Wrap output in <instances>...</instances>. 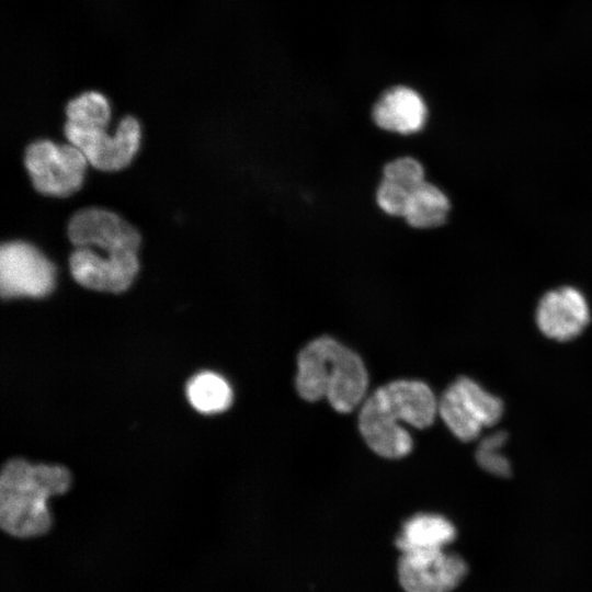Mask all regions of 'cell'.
<instances>
[{
	"label": "cell",
	"mask_w": 592,
	"mask_h": 592,
	"mask_svg": "<svg viewBox=\"0 0 592 592\" xmlns=\"http://www.w3.org/2000/svg\"><path fill=\"white\" fill-rule=\"evenodd\" d=\"M372 119L382 130L409 136L423 129L428 106L421 94L407 86L384 91L372 109Z\"/></svg>",
	"instance_id": "obj_12"
},
{
	"label": "cell",
	"mask_w": 592,
	"mask_h": 592,
	"mask_svg": "<svg viewBox=\"0 0 592 592\" xmlns=\"http://www.w3.org/2000/svg\"><path fill=\"white\" fill-rule=\"evenodd\" d=\"M54 264L34 246L21 241L0 247V294L2 299L42 298L55 286Z\"/></svg>",
	"instance_id": "obj_7"
},
{
	"label": "cell",
	"mask_w": 592,
	"mask_h": 592,
	"mask_svg": "<svg viewBox=\"0 0 592 592\" xmlns=\"http://www.w3.org/2000/svg\"><path fill=\"white\" fill-rule=\"evenodd\" d=\"M410 193L402 186L382 179L375 193L376 204L386 215L402 217Z\"/></svg>",
	"instance_id": "obj_19"
},
{
	"label": "cell",
	"mask_w": 592,
	"mask_h": 592,
	"mask_svg": "<svg viewBox=\"0 0 592 592\" xmlns=\"http://www.w3.org/2000/svg\"><path fill=\"white\" fill-rule=\"evenodd\" d=\"M295 386L303 399L326 398L334 410L348 413L364 401L368 375L355 352L330 337H320L299 352Z\"/></svg>",
	"instance_id": "obj_3"
},
{
	"label": "cell",
	"mask_w": 592,
	"mask_h": 592,
	"mask_svg": "<svg viewBox=\"0 0 592 592\" xmlns=\"http://www.w3.org/2000/svg\"><path fill=\"white\" fill-rule=\"evenodd\" d=\"M24 164L34 189L48 196L67 197L82 185L88 160L72 144L43 139L25 149Z\"/></svg>",
	"instance_id": "obj_5"
},
{
	"label": "cell",
	"mask_w": 592,
	"mask_h": 592,
	"mask_svg": "<svg viewBox=\"0 0 592 592\" xmlns=\"http://www.w3.org/2000/svg\"><path fill=\"white\" fill-rule=\"evenodd\" d=\"M467 573V562L445 549L403 551L397 565L405 592H452Z\"/></svg>",
	"instance_id": "obj_9"
},
{
	"label": "cell",
	"mask_w": 592,
	"mask_h": 592,
	"mask_svg": "<svg viewBox=\"0 0 592 592\" xmlns=\"http://www.w3.org/2000/svg\"><path fill=\"white\" fill-rule=\"evenodd\" d=\"M73 280L81 286L99 292L122 293L139 272L138 255L112 258L89 247H76L69 257Z\"/></svg>",
	"instance_id": "obj_11"
},
{
	"label": "cell",
	"mask_w": 592,
	"mask_h": 592,
	"mask_svg": "<svg viewBox=\"0 0 592 592\" xmlns=\"http://www.w3.org/2000/svg\"><path fill=\"white\" fill-rule=\"evenodd\" d=\"M503 402L468 377L453 382L439 398V415L460 441L476 440L485 428L498 423Z\"/></svg>",
	"instance_id": "obj_4"
},
{
	"label": "cell",
	"mask_w": 592,
	"mask_h": 592,
	"mask_svg": "<svg viewBox=\"0 0 592 592\" xmlns=\"http://www.w3.org/2000/svg\"><path fill=\"white\" fill-rule=\"evenodd\" d=\"M585 296L572 286L547 292L538 301L536 323L540 332L555 341H570L581 334L590 322Z\"/></svg>",
	"instance_id": "obj_10"
},
{
	"label": "cell",
	"mask_w": 592,
	"mask_h": 592,
	"mask_svg": "<svg viewBox=\"0 0 592 592\" xmlns=\"http://www.w3.org/2000/svg\"><path fill=\"white\" fill-rule=\"evenodd\" d=\"M455 537L456 528L448 519L433 513H419L403 523L396 546L401 553L444 549Z\"/></svg>",
	"instance_id": "obj_13"
},
{
	"label": "cell",
	"mask_w": 592,
	"mask_h": 592,
	"mask_svg": "<svg viewBox=\"0 0 592 592\" xmlns=\"http://www.w3.org/2000/svg\"><path fill=\"white\" fill-rule=\"evenodd\" d=\"M64 135L79 148L88 162L101 171H118L127 167L140 146V123L126 114L117 123L114 135L102 127H79L65 122Z\"/></svg>",
	"instance_id": "obj_6"
},
{
	"label": "cell",
	"mask_w": 592,
	"mask_h": 592,
	"mask_svg": "<svg viewBox=\"0 0 592 592\" xmlns=\"http://www.w3.org/2000/svg\"><path fill=\"white\" fill-rule=\"evenodd\" d=\"M69 471L58 465L9 460L0 476V525L11 536L36 537L52 525L47 506L50 497L65 493Z\"/></svg>",
	"instance_id": "obj_2"
},
{
	"label": "cell",
	"mask_w": 592,
	"mask_h": 592,
	"mask_svg": "<svg viewBox=\"0 0 592 592\" xmlns=\"http://www.w3.org/2000/svg\"><path fill=\"white\" fill-rule=\"evenodd\" d=\"M382 179L412 192L425 181V170L417 158L402 156L388 161L383 167Z\"/></svg>",
	"instance_id": "obj_18"
},
{
	"label": "cell",
	"mask_w": 592,
	"mask_h": 592,
	"mask_svg": "<svg viewBox=\"0 0 592 592\" xmlns=\"http://www.w3.org/2000/svg\"><path fill=\"white\" fill-rule=\"evenodd\" d=\"M508 440L504 431H497L483 436L476 449L477 464L488 474L497 477H509L511 464L503 453Z\"/></svg>",
	"instance_id": "obj_17"
},
{
	"label": "cell",
	"mask_w": 592,
	"mask_h": 592,
	"mask_svg": "<svg viewBox=\"0 0 592 592\" xmlns=\"http://www.w3.org/2000/svg\"><path fill=\"white\" fill-rule=\"evenodd\" d=\"M439 414V399L420 380L388 383L364 399L358 429L368 447L386 458H401L413 446L405 422L417 429L430 426Z\"/></svg>",
	"instance_id": "obj_1"
},
{
	"label": "cell",
	"mask_w": 592,
	"mask_h": 592,
	"mask_svg": "<svg viewBox=\"0 0 592 592\" xmlns=\"http://www.w3.org/2000/svg\"><path fill=\"white\" fill-rule=\"evenodd\" d=\"M68 238L75 247H98L111 257L138 253L140 234L114 212L88 207L75 213L68 223Z\"/></svg>",
	"instance_id": "obj_8"
},
{
	"label": "cell",
	"mask_w": 592,
	"mask_h": 592,
	"mask_svg": "<svg viewBox=\"0 0 592 592\" xmlns=\"http://www.w3.org/2000/svg\"><path fill=\"white\" fill-rule=\"evenodd\" d=\"M186 395L192 407L202 413L225 411L232 400L227 380L213 372L195 375L187 384Z\"/></svg>",
	"instance_id": "obj_16"
},
{
	"label": "cell",
	"mask_w": 592,
	"mask_h": 592,
	"mask_svg": "<svg viewBox=\"0 0 592 592\" xmlns=\"http://www.w3.org/2000/svg\"><path fill=\"white\" fill-rule=\"evenodd\" d=\"M67 123L79 127L107 128L113 109L109 96L96 89L83 90L64 105Z\"/></svg>",
	"instance_id": "obj_15"
},
{
	"label": "cell",
	"mask_w": 592,
	"mask_h": 592,
	"mask_svg": "<svg viewBox=\"0 0 592 592\" xmlns=\"http://www.w3.org/2000/svg\"><path fill=\"white\" fill-rule=\"evenodd\" d=\"M449 212L445 192L425 180L410 193L401 218L411 228L432 229L444 225Z\"/></svg>",
	"instance_id": "obj_14"
}]
</instances>
